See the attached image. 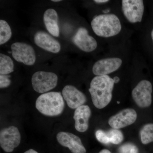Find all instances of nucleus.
I'll use <instances>...</instances> for the list:
<instances>
[{"label": "nucleus", "mask_w": 153, "mask_h": 153, "mask_svg": "<svg viewBox=\"0 0 153 153\" xmlns=\"http://www.w3.org/2000/svg\"><path fill=\"white\" fill-rule=\"evenodd\" d=\"M114 84L113 79L108 75L97 76L92 79L88 90L97 108L102 109L109 104L112 99Z\"/></svg>", "instance_id": "nucleus-1"}, {"label": "nucleus", "mask_w": 153, "mask_h": 153, "mask_svg": "<svg viewBox=\"0 0 153 153\" xmlns=\"http://www.w3.org/2000/svg\"><path fill=\"white\" fill-rule=\"evenodd\" d=\"M63 97L59 92L52 91L42 94L36 102V108L42 114L49 117L59 115L65 106Z\"/></svg>", "instance_id": "nucleus-2"}, {"label": "nucleus", "mask_w": 153, "mask_h": 153, "mask_svg": "<svg viewBox=\"0 0 153 153\" xmlns=\"http://www.w3.org/2000/svg\"><path fill=\"white\" fill-rule=\"evenodd\" d=\"M94 33L100 37L108 38L120 33L122 26L119 19L114 14H102L95 17L91 22Z\"/></svg>", "instance_id": "nucleus-3"}, {"label": "nucleus", "mask_w": 153, "mask_h": 153, "mask_svg": "<svg viewBox=\"0 0 153 153\" xmlns=\"http://www.w3.org/2000/svg\"><path fill=\"white\" fill-rule=\"evenodd\" d=\"M58 77L55 73L44 71H38L32 77L33 89L39 93H47L57 85Z\"/></svg>", "instance_id": "nucleus-4"}, {"label": "nucleus", "mask_w": 153, "mask_h": 153, "mask_svg": "<svg viewBox=\"0 0 153 153\" xmlns=\"http://www.w3.org/2000/svg\"><path fill=\"white\" fill-rule=\"evenodd\" d=\"M12 56L15 60L27 66H32L36 61L35 50L32 46L22 42H16L11 47Z\"/></svg>", "instance_id": "nucleus-5"}, {"label": "nucleus", "mask_w": 153, "mask_h": 153, "mask_svg": "<svg viewBox=\"0 0 153 153\" xmlns=\"http://www.w3.org/2000/svg\"><path fill=\"white\" fill-rule=\"evenodd\" d=\"M152 85L149 81H140L132 91V96L137 105L141 108L150 106L152 103Z\"/></svg>", "instance_id": "nucleus-6"}, {"label": "nucleus", "mask_w": 153, "mask_h": 153, "mask_svg": "<svg viewBox=\"0 0 153 153\" xmlns=\"http://www.w3.org/2000/svg\"><path fill=\"white\" fill-rule=\"evenodd\" d=\"M21 135L16 127L11 126L0 132V145L3 150L10 153L20 144Z\"/></svg>", "instance_id": "nucleus-7"}, {"label": "nucleus", "mask_w": 153, "mask_h": 153, "mask_svg": "<svg viewBox=\"0 0 153 153\" xmlns=\"http://www.w3.org/2000/svg\"><path fill=\"white\" fill-rule=\"evenodd\" d=\"M122 8L124 15L132 23L140 22L142 20L144 6L142 0H123Z\"/></svg>", "instance_id": "nucleus-8"}, {"label": "nucleus", "mask_w": 153, "mask_h": 153, "mask_svg": "<svg viewBox=\"0 0 153 153\" xmlns=\"http://www.w3.org/2000/svg\"><path fill=\"white\" fill-rule=\"evenodd\" d=\"M56 138L59 144L68 148L72 153H86V149L80 138L74 134L60 132L57 134Z\"/></svg>", "instance_id": "nucleus-9"}, {"label": "nucleus", "mask_w": 153, "mask_h": 153, "mask_svg": "<svg viewBox=\"0 0 153 153\" xmlns=\"http://www.w3.org/2000/svg\"><path fill=\"white\" fill-rule=\"evenodd\" d=\"M137 118V114L135 110L126 108L110 118L108 123L113 128L118 129L132 124Z\"/></svg>", "instance_id": "nucleus-10"}, {"label": "nucleus", "mask_w": 153, "mask_h": 153, "mask_svg": "<svg viewBox=\"0 0 153 153\" xmlns=\"http://www.w3.org/2000/svg\"><path fill=\"white\" fill-rule=\"evenodd\" d=\"M62 95L68 106L71 109H76L87 101L85 94L73 85H66L63 88Z\"/></svg>", "instance_id": "nucleus-11"}, {"label": "nucleus", "mask_w": 153, "mask_h": 153, "mask_svg": "<svg viewBox=\"0 0 153 153\" xmlns=\"http://www.w3.org/2000/svg\"><path fill=\"white\" fill-rule=\"evenodd\" d=\"M72 41L76 47L85 52H92L97 46L95 39L89 35L87 30L85 28H79L77 30Z\"/></svg>", "instance_id": "nucleus-12"}, {"label": "nucleus", "mask_w": 153, "mask_h": 153, "mask_svg": "<svg viewBox=\"0 0 153 153\" xmlns=\"http://www.w3.org/2000/svg\"><path fill=\"white\" fill-rule=\"evenodd\" d=\"M122 63L121 59L116 57L102 59L94 63L92 71L93 74L97 76L107 75L117 70Z\"/></svg>", "instance_id": "nucleus-13"}, {"label": "nucleus", "mask_w": 153, "mask_h": 153, "mask_svg": "<svg viewBox=\"0 0 153 153\" xmlns=\"http://www.w3.org/2000/svg\"><path fill=\"white\" fill-rule=\"evenodd\" d=\"M35 44L41 49L53 53H58L60 51V43L48 33L39 31L34 36Z\"/></svg>", "instance_id": "nucleus-14"}, {"label": "nucleus", "mask_w": 153, "mask_h": 153, "mask_svg": "<svg viewBox=\"0 0 153 153\" xmlns=\"http://www.w3.org/2000/svg\"><path fill=\"white\" fill-rule=\"evenodd\" d=\"M91 115V111L88 105H83L75 109L73 118L76 130L80 132H84L87 130Z\"/></svg>", "instance_id": "nucleus-15"}, {"label": "nucleus", "mask_w": 153, "mask_h": 153, "mask_svg": "<svg viewBox=\"0 0 153 153\" xmlns=\"http://www.w3.org/2000/svg\"><path fill=\"white\" fill-rule=\"evenodd\" d=\"M43 20L45 27L49 33L55 37H59L60 30L57 12L54 9H48L44 13Z\"/></svg>", "instance_id": "nucleus-16"}, {"label": "nucleus", "mask_w": 153, "mask_h": 153, "mask_svg": "<svg viewBox=\"0 0 153 153\" xmlns=\"http://www.w3.org/2000/svg\"><path fill=\"white\" fill-rule=\"evenodd\" d=\"M14 65L11 57L1 53L0 54V74H10L14 71Z\"/></svg>", "instance_id": "nucleus-17"}, {"label": "nucleus", "mask_w": 153, "mask_h": 153, "mask_svg": "<svg viewBox=\"0 0 153 153\" xmlns=\"http://www.w3.org/2000/svg\"><path fill=\"white\" fill-rule=\"evenodd\" d=\"M12 36V30L7 22L4 20H0V45L8 42Z\"/></svg>", "instance_id": "nucleus-18"}, {"label": "nucleus", "mask_w": 153, "mask_h": 153, "mask_svg": "<svg viewBox=\"0 0 153 153\" xmlns=\"http://www.w3.org/2000/svg\"><path fill=\"white\" fill-rule=\"evenodd\" d=\"M141 140L143 144L153 142V124L149 123L143 127L140 131Z\"/></svg>", "instance_id": "nucleus-19"}, {"label": "nucleus", "mask_w": 153, "mask_h": 153, "mask_svg": "<svg viewBox=\"0 0 153 153\" xmlns=\"http://www.w3.org/2000/svg\"><path fill=\"white\" fill-rule=\"evenodd\" d=\"M106 133L108 136L110 143L114 144H119L124 139L123 134L121 131L117 129H111Z\"/></svg>", "instance_id": "nucleus-20"}, {"label": "nucleus", "mask_w": 153, "mask_h": 153, "mask_svg": "<svg viewBox=\"0 0 153 153\" xmlns=\"http://www.w3.org/2000/svg\"><path fill=\"white\" fill-rule=\"evenodd\" d=\"M119 153H138V149L136 146L131 143H126L119 148Z\"/></svg>", "instance_id": "nucleus-21"}, {"label": "nucleus", "mask_w": 153, "mask_h": 153, "mask_svg": "<svg viewBox=\"0 0 153 153\" xmlns=\"http://www.w3.org/2000/svg\"><path fill=\"white\" fill-rule=\"evenodd\" d=\"M95 136L97 140L102 143L108 144L110 143L107 134L102 130L97 131L95 133Z\"/></svg>", "instance_id": "nucleus-22"}, {"label": "nucleus", "mask_w": 153, "mask_h": 153, "mask_svg": "<svg viewBox=\"0 0 153 153\" xmlns=\"http://www.w3.org/2000/svg\"><path fill=\"white\" fill-rule=\"evenodd\" d=\"M10 76L6 74L0 75V88H5L10 86L11 83L10 79Z\"/></svg>", "instance_id": "nucleus-23"}, {"label": "nucleus", "mask_w": 153, "mask_h": 153, "mask_svg": "<svg viewBox=\"0 0 153 153\" xmlns=\"http://www.w3.org/2000/svg\"><path fill=\"white\" fill-rule=\"evenodd\" d=\"M109 1L108 0H94V2L95 3H98V4H102V3H105L108 2Z\"/></svg>", "instance_id": "nucleus-24"}, {"label": "nucleus", "mask_w": 153, "mask_h": 153, "mask_svg": "<svg viewBox=\"0 0 153 153\" xmlns=\"http://www.w3.org/2000/svg\"><path fill=\"white\" fill-rule=\"evenodd\" d=\"M24 153H38V152H36V151L34 150V149H29V150L26 151V152H25Z\"/></svg>", "instance_id": "nucleus-25"}, {"label": "nucleus", "mask_w": 153, "mask_h": 153, "mask_svg": "<svg viewBox=\"0 0 153 153\" xmlns=\"http://www.w3.org/2000/svg\"><path fill=\"white\" fill-rule=\"evenodd\" d=\"M113 79L114 82L115 83H118L120 80L119 77H118L117 76H115Z\"/></svg>", "instance_id": "nucleus-26"}, {"label": "nucleus", "mask_w": 153, "mask_h": 153, "mask_svg": "<svg viewBox=\"0 0 153 153\" xmlns=\"http://www.w3.org/2000/svg\"><path fill=\"white\" fill-rule=\"evenodd\" d=\"M99 153H111L109 150L107 149H103L100 151Z\"/></svg>", "instance_id": "nucleus-27"}, {"label": "nucleus", "mask_w": 153, "mask_h": 153, "mask_svg": "<svg viewBox=\"0 0 153 153\" xmlns=\"http://www.w3.org/2000/svg\"><path fill=\"white\" fill-rule=\"evenodd\" d=\"M52 1L55 2H60L61 1L60 0H52Z\"/></svg>", "instance_id": "nucleus-28"}, {"label": "nucleus", "mask_w": 153, "mask_h": 153, "mask_svg": "<svg viewBox=\"0 0 153 153\" xmlns=\"http://www.w3.org/2000/svg\"><path fill=\"white\" fill-rule=\"evenodd\" d=\"M152 40H153V29L152 30Z\"/></svg>", "instance_id": "nucleus-29"}, {"label": "nucleus", "mask_w": 153, "mask_h": 153, "mask_svg": "<svg viewBox=\"0 0 153 153\" xmlns=\"http://www.w3.org/2000/svg\"><path fill=\"white\" fill-rule=\"evenodd\" d=\"M103 11H104V12H105V13H108V12H109V10H104Z\"/></svg>", "instance_id": "nucleus-30"}, {"label": "nucleus", "mask_w": 153, "mask_h": 153, "mask_svg": "<svg viewBox=\"0 0 153 153\" xmlns=\"http://www.w3.org/2000/svg\"><path fill=\"white\" fill-rule=\"evenodd\" d=\"M117 103H118V104H119V103H120V101H117Z\"/></svg>", "instance_id": "nucleus-31"}]
</instances>
